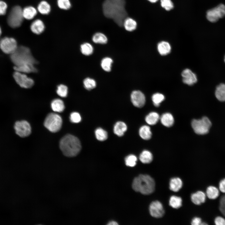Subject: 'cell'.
I'll list each match as a JSON object with an SVG mask.
<instances>
[{"mask_svg": "<svg viewBox=\"0 0 225 225\" xmlns=\"http://www.w3.org/2000/svg\"><path fill=\"white\" fill-rule=\"evenodd\" d=\"M125 6V0H105L102 4L103 13L119 26H122L127 16Z\"/></svg>", "mask_w": 225, "mask_h": 225, "instance_id": "6da1fadb", "label": "cell"}, {"mask_svg": "<svg viewBox=\"0 0 225 225\" xmlns=\"http://www.w3.org/2000/svg\"><path fill=\"white\" fill-rule=\"evenodd\" d=\"M59 145L63 154L69 157L76 156L79 152L81 148L79 139L70 134L63 137L60 141Z\"/></svg>", "mask_w": 225, "mask_h": 225, "instance_id": "7a4b0ae2", "label": "cell"}, {"mask_svg": "<svg viewBox=\"0 0 225 225\" xmlns=\"http://www.w3.org/2000/svg\"><path fill=\"white\" fill-rule=\"evenodd\" d=\"M10 59L15 66L35 65L38 63L29 48L24 46L18 47L15 51L10 55Z\"/></svg>", "mask_w": 225, "mask_h": 225, "instance_id": "3957f363", "label": "cell"}, {"mask_svg": "<svg viewBox=\"0 0 225 225\" xmlns=\"http://www.w3.org/2000/svg\"><path fill=\"white\" fill-rule=\"evenodd\" d=\"M132 188L135 191L144 195L152 193L155 190V182L150 176L140 174L135 178L132 182Z\"/></svg>", "mask_w": 225, "mask_h": 225, "instance_id": "277c9868", "label": "cell"}, {"mask_svg": "<svg viewBox=\"0 0 225 225\" xmlns=\"http://www.w3.org/2000/svg\"><path fill=\"white\" fill-rule=\"evenodd\" d=\"M191 125L194 131L196 134L204 135L208 132L212 126V123L209 119L205 116L201 119L192 120Z\"/></svg>", "mask_w": 225, "mask_h": 225, "instance_id": "5b68a950", "label": "cell"}, {"mask_svg": "<svg viewBox=\"0 0 225 225\" xmlns=\"http://www.w3.org/2000/svg\"><path fill=\"white\" fill-rule=\"evenodd\" d=\"M62 120L59 115L51 113L46 118L44 122L45 127L52 132H55L59 131L61 128Z\"/></svg>", "mask_w": 225, "mask_h": 225, "instance_id": "8992f818", "label": "cell"}, {"mask_svg": "<svg viewBox=\"0 0 225 225\" xmlns=\"http://www.w3.org/2000/svg\"><path fill=\"white\" fill-rule=\"evenodd\" d=\"M24 18L22 10L20 6H16L11 10L8 18V22L12 28L19 27Z\"/></svg>", "mask_w": 225, "mask_h": 225, "instance_id": "52a82bcc", "label": "cell"}, {"mask_svg": "<svg viewBox=\"0 0 225 225\" xmlns=\"http://www.w3.org/2000/svg\"><path fill=\"white\" fill-rule=\"evenodd\" d=\"M225 16V5L221 4L217 7L207 11L206 17L212 22H217L220 18Z\"/></svg>", "mask_w": 225, "mask_h": 225, "instance_id": "ba28073f", "label": "cell"}, {"mask_svg": "<svg viewBox=\"0 0 225 225\" xmlns=\"http://www.w3.org/2000/svg\"><path fill=\"white\" fill-rule=\"evenodd\" d=\"M17 47V41L13 38L5 37L0 41V49L5 53L11 55Z\"/></svg>", "mask_w": 225, "mask_h": 225, "instance_id": "9c48e42d", "label": "cell"}, {"mask_svg": "<svg viewBox=\"0 0 225 225\" xmlns=\"http://www.w3.org/2000/svg\"><path fill=\"white\" fill-rule=\"evenodd\" d=\"M13 76L16 82L22 88H30L34 84L33 79L28 77L25 73L15 71Z\"/></svg>", "mask_w": 225, "mask_h": 225, "instance_id": "30bf717a", "label": "cell"}, {"mask_svg": "<svg viewBox=\"0 0 225 225\" xmlns=\"http://www.w3.org/2000/svg\"><path fill=\"white\" fill-rule=\"evenodd\" d=\"M14 128L16 133L21 137L28 136L31 133L30 125L27 121L25 120L16 122L14 125Z\"/></svg>", "mask_w": 225, "mask_h": 225, "instance_id": "8fae6325", "label": "cell"}, {"mask_svg": "<svg viewBox=\"0 0 225 225\" xmlns=\"http://www.w3.org/2000/svg\"><path fill=\"white\" fill-rule=\"evenodd\" d=\"M149 210L151 215L156 218H160L164 214V211L162 203L158 201L152 202L150 205Z\"/></svg>", "mask_w": 225, "mask_h": 225, "instance_id": "7c38bea8", "label": "cell"}, {"mask_svg": "<svg viewBox=\"0 0 225 225\" xmlns=\"http://www.w3.org/2000/svg\"><path fill=\"white\" fill-rule=\"evenodd\" d=\"M132 102L135 107L141 108L145 102V98L144 94L140 91H133L131 95Z\"/></svg>", "mask_w": 225, "mask_h": 225, "instance_id": "4fadbf2b", "label": "cell"}, {"mask_svg": "<svg viewBox=\"0 0 225 225\" xmlns=\"http://www.w3.org/2000/svg\"><path fill=\"white\" fill-rule=\"evenodd\" d=\"M182 81L184 83L188 85H192L197 81L196 74L188 68L184 70L182 72Z\"/></svg>", "mask_w": 225, "mask_h": 225, "instance_id": "5bb4252c", "label": "cell"}, {"mask_svg": "<svg viewBox=\"0 0 225 225\" xmlns=\"http://www.w3.org/2000/svg\"><path fill=\"white\" fill-rule=\"evenodd\" d=\"M206 198L205 192L201 190L197 191L191 196V199L192 202L198 205H200L204 203Z\"/></svg>", "mask_w": 225, "mask_h": 225, "instance_id": "9a60e30c", "label": "cell"}, {"mask_svg": "<svg viewBox=\"0 0 225 225\" xmlns=\"http://www.w3.org/2000/svg\"><path fill=\"white\" fill-rule=\"evenodd\" d=\"M220 192L218 188L213 185L208 186L205 192L207 198L211 200H214L218 198Z\"/></svg>", "mask_w": 225, "mask_h": 225, "instance_id": "2e32d148", "label": "cell"}, {"mask_svg": "<svg viewBox=\"0 0 225 225\" xmlns=\"http://www.w3.org/2000/svg\"><path fill=\"white\" fill-rule=\"evenodd\" d=\"M14 69L16 71L24 73L35 72L37 71L34 65L33 64L15 66Z\"/></svg>", "mask_w": 225, "mask_h": 225, "instance_id": "e0dca14e", "label": "cell"}, {"mask_svg": "<svg viewBox=\"0 0 225 225\" xmlns=\"http://www.w3.org/2000/svg\"><path fill=\"white\" fill-rule=\"evenodd\" d=\"M30 28L33 33L37 34H39L43 31L45 26L42 21L40 19H37L32 23Z\"/></svg>", "mask_w": 225, "mask_h": 225, "instance_id": "ac0fdd59", "label": "cell"}, {"mask_svg": "<svg viewBox=\"0 0 225 225\" xmlns=\"http://www.w3.org/2000/svg\"><path fill=\"white\" fill-rule=\"evenodd\" d=\"M127 129V126L124 122L119 121L117 122L114 125L113 132L117 135L121 137L124 135Z\"/></svg>", "mask_w": 225, "mask_h": 225, "instance_id": "d6986e66", "label": "cell"}, {"mask_svg": "<svg viewBox=\"0 0 225 225\" xmlns=\"http://www.w3.org/2000/svg\"><path fill=\"white\" fill-rule=\"evenodd\" d=\"M157 48L159 53L162 55L168 54L171 50V47L169 43L164 41L159 42Z\"/></svg>", "mask_w": 225, "mask_h": 225, "instance_id": "ffe728a7", "label": "cell"}, {"mask_svg": "<svg viewBox=\"0 0 225 225\" xmlns=\"http://www.w3.org/2000/svg\"><path fill=\"white\" fill-rule=\"evenodd\" d=\"M182 182L179 178H172L169 183L170 189L174 192H178L182 187Z\"/></svg>", "mask_w": 225, "mask_h": 225, "instance_id": "44dd1931", "label": "cell"}, {"mask_svg": "<svg viewBox=\"0 0 225 225\" xmlns=\"http://www.w3.org/2000/svg\"><path fill=\"white\" fill-rule=\"evenodd\" d=\"M22 13L24 18L31 20L36 15L37 11L32 6H28L22 10Z\"/></svg>", "mask_w": 225, "mask_h": 225, "instance_id": "7402d4cb", "label": "cell"}, {"mask_svg": "<svg viewBox=\"0 0 225 225\" xmlns=\"http://www.w3.org/2000/svg\"><path fill=\"white\" fill-rule=\"evenodd\" d=\"M160 119L162 123L166 127H169L172 126L174 122L173 116L169 113L163 114L161 117Z\"/></svg>", "mask_w": 225, "mask_h": 225, "instance_id": "603a6c76", "label": "cell"}, {"mask_svg": "<svg viewBox=\"0 0 225 225\" xmlns=\"http://www.w3.org/2000/svg\"><path fill=\"white\" fill-rule=\"evenodd\" d=\"M215 95L219 101L221 102L225 101V84L221 83L217 87Z\"/></svg>", "mask_w": 225, "mask_h": 225, "instance_id": "cb8c5ba5", "label": "cell"}, {"mask_svg": "<svg viewBox=\"0 0 225 225\" xmlns=\"http://www.w3.org/2000/svg\"><path fill=\"white\" fill-rule=\"evenodd\" d=\"M52 110L55 112H62L65 108V106L63 101L59 99L53 100L51 103Z\"/></svg>", "mask_w": 225, "mask_h": 225, "instance_id": "d4e9b609", "label": "cell"}, {"mask_svg": "<svg viewBox=\"0 0 225 225\" xmlns=\"http://www.w3.org/2000/svg\"><path fill=\"white\" fill-rule=\"evenodd\" d=\"M123 25L126 30L131 32L136 29L137 23L136 21L132 18L127 17L124 20Z\"/></svg>", "mask_w": 225, "mask_h": 225, "instance_id": "484cf974", "label": "cell"}, {"mask_svg": "<svg viewBox=\"0 0 225 225\" xmlns=\"http://www.w3.org/2000/svg\"><path fill=\"white\" fill-rule=\"evenodd\" d=\"M139 134L140 137L144 140L150 139L152 135L150 128L147 125L142 126L139 129Z\"/></svg>", "mask_w": 225, "mask_h": 225, "instance_id": "4316f807", "label": "cell"}, {"mask_svg": "<svg viewBox=\"0 0 225 225\" xmlns=\"http://www.w3.org/2000/svg\"><path fill=\"white\" fill-rule=\"evenodd\" d=\"M139 158L140 160L142 163L147 164L150 163L152 161L153 156L150 152L145 150L140 154Z\"/></svg>", "mask_w": 225, "mask_h": 225, "instance_id": "83f0119b", "label": "cell"}, {"mask_svg": "<svg viewBox=\"0 0 225 225\" xmlns=\"http://www.w3.org/2000/svg\"><path fill=\"white\" fill-rule=\"evenodd\" d=\"M159 118V116L158 113L155 112H152L146 116L145 121L148 124L154 125L158 122Z\"/></svg>", "mask_w": 225, "mask_h": 225, "instance_id": "f1b7e54d", "label": "cell"}, {"mask_svg": "<svg viewBox=\"0 0 225 225\" xmlns=\"http://www.w3.org/2000/svg\"><path fill=\"white\" fill-rule=\"evenodd\" d=\"M92 40L94 43L101 44H105L108 42L106 36L101 32L95 33L92 36Z\"/></svg>", "mask_w": 225, "mask_h": 225, "instance_id": "f546056e", "label": "cell"}, {"mask_svg": "<svg viewBox=\"0 0 225 225\" xmlns=\"http://www.w3.org/2000/svg\"><path fill=\"white\" fill-rule=\"evenodd\" d=\"M38 11L42 14H48L50 11V5L45 1L41 2L38 7Z\"/></svg>", "mask_w": 225, "mask_h": 225, "instance_id": "4dcf8cb0", "label": "cell"}, {"mask_svg": "<svg viewBox=\"0 0 225 225\" xmlns=\"http://www.w3.org/2000/svg\"><path fill=\"white\" fill-rule=\"evenodd\" d=\"M182 199L181 197L176 196H172L169 201V205L174 208H178L182 205Z\"/></svg>", "mask_w": 225, "mask_h": 225, "instance_id": "1f68e13d", "label": "cell"}, {"mask_svg": "<svg viewBox=\"0 0 225 225\" xmlns=\"http://www.w3.org/2000/svg\"><path fill=\"white\" fill-rule=\"evenodd\" d=\"M113 62L112 60L109 57L103 58L101 62V66L103 70L106 72H109L111 70L112 64Z\"/></svg>", "mask_w": 225, "mask_h": 225, "instance_id": "d6a6232c", "label": "cell"}, {"mask_svg": "<svg viewBox=\"0 0 225 225\" xmlns=\"http://www.w3.org/2000/svg\"><path fill=\"white\" fill-rule=\"evenodd\" d=\"M95 134L97 139L100 141H105L108 138L107 132L100 128H98L96 130Z\"/></svg>", "mask_w": 225, "mask_h": 225, "instance_id": "836d02e7", "label": "cell"}, {"mask_svg": "<svg viewBox=\"0 0 225 225\" xmlns=\"http://www.w3.org/2000/svg\"><path fill=\"white\" fill-rule=\"evenodd\" d=\"M93 48L88 43H85L81 46V51L84 55L88 56L92 54L93 52Z\"/></svg>", "mask_w": 225, "mask_h": 225, "instance_id": "e575fe53", "label": "cell"}, {"mask_svg": "<svg viewBox=\"0 0 225 225\" xmlns=\"http://www.w3.org/2000/svg\"><path fill=\"white\" fill-rule=\"evenodd\" d=\"M217 198L219 200V210L222 216L225 218V193L220 192Z\"/></svg>", "mask_w": 225, "mask_h": 225, "instance_id": "d590c367", "label": "cell"}, {"mask_svg": "<svg viewBox=\"0 0 225 225\" xmlns=\"http://www.w3.org/2000/svg\"><path fill=\"white\" fill-rule=\"evenodd\" d=\"M164 96L159 93H156L153 94L152 96V100L154 105L156 107H158L160 103L164 99Z\"/></svg>", "mask_w": 225, "mask_h": 225, "instance_id": "8d00e7d4", "label": "cell"}, {"mask_svg": "<svg viewBox=\"0 0 225 225\" xmlns=\"http://www.w3.org/2000/svg\"><path fill=\"white\" fill-rule=\"evenodd\" d=\"M83 83L84 88L88 90H91L96 87L95 81L93 79L87 78L83 81Z\"/></svg>", "mask_w": 225, "mask_h": 225, "instance_id": "74e56055", "label": "cell"}, {"mask_svg": "<svg viewBox=\"0 0 225 225\" xmlns=\"http://www.w3.org/2000/svg\"><path fill=\"white\" fill-rule=\"evenodd\" d=\"M137 158L134 155L131 154L127 156L125 158V162L127 166L129 167H134L136 163Z\"/></svg>", "mask_w": 225, "mask_h": 225, "instance_id": "f35d334b", "label": "cell"}, {"mask_svg": "<svg viewBox=\"0 0 225 225\" xmlns=\"http://www.w3.org/2000/svg\"><path fill=\"white\" fill-rule=\"evenodd\" d=\"M68 88L67 87L63 84H60L57 87V93L62 97H65L68 94Z\"/></svg>", "mask_w": 225, "mask_h": 225, "instance_id": "ab89813d", "label": "cell"}, {"mask_svg": "<svg viewBox=\"0 0 225 225\" xmlns=\"http://www.w3.org/2000/svg\"><path fill=\"white\" fill-rule=\"evenodd\" d=\"M58 5L60 8L64 10L68 9L71 6L69 0H58Z\"/></svg>", "mask_w": 225, "mask_h": 225, "instance_id": "60d3db41", "label": "cell"}, {"mask_svg": "<svg viewBox=\"0 0 225 225\" xmlns=\"http://www.w3.org/2000/svg\"><path fill=\"white\" fill-rule=\"evenodd\" d=\"M162 7L166 10L169 11L173 8V5L171 0H161Z\"/></svg>", "mask_w": 225, "mask_h": 225, "instance_id": "b9f144b4", "label": "cell"}, {"mask_svg": "<svg viewBox=\"0 0 225 225\" xmlns=\"http://www.w3.org/2000/svg\"><path fill=\"white\" fill-rule=\"evenodd\" d=\"M70 119L72 122L77 123L81 121V118L80 114L78 112H74L71 114Z\"/></svg>", "mask_w": 225, "mask_h": 225, "instance_id": "7bdbcfd3", "label": "cell"}, {"mask_svg": "<svg viewBox=\"0 0 225 225\" xmlns=\"http://www.w3.org/2000/svg\"><path fill=\"white\" fill-rule=\"evenodd\" d=\"M215 225H225V218L221 216L216 217L214 220Z\"/></svg>", "mask_w": 225, "mask_h": 225, "instance_id": "ee69618b", "label": "cell"}, {"mask_svg": "<svg viewBox=\"0 0 225 225\" xmlns=\"http://www.w3.org/2000/svg\"><path fill=\"white\" fill-rule=\"evenodd\" d=\"M7 5L4 2L0 0V15H3L6 12Z\"/></svg>", "mask_w": 225, "mask_h": 225, "instance_id": "f6af8a7d", "label": "cell"}, {"mask_svg": "<svg viewBox=\"0 0 225 225\" xmlns=\"http://www.w3.org/2000/svg\"><path fill=\"white\" fill-rule=\"evenodd\" d=\"M218 188L220 193H225V178H222L219 181Z\"/></svg>", "mask_w": 225, "mask_h": 225, "instance_id": "bcb514c9", "label": "cell"}, {"mask_svg": "<svg viewBox=\"0 0 225 225\" xmlns=\"http://www.w3.org/2000/svg\"><path fill=\"white\" fill-rule=\"evenodd\" d=\"M202 219L198 217H195L193 218L191 222L192 225H201L202 222Z\"/></svg>", "mask_w": 225, "mask_h": 225, "instance_id": "7dc6e473", "label": "cell"}, {"mask_svg": "<svg viewBox=\"0 0 225 225\" xmlns=\"http://www.w3.org/2000/svg\"><path fill=\"white\" fill-rule=\"evenodd\" d=\"M118 224L117 223V222L114 221H110L108 224V225H116Z\"/></svg>", "mask_w": 225, "mask_h": 225, "instance_id": "c3c4849f", "label": "cell"}, {"mask_svg": "<svg viewBox=\"0 0 225 225\" xmlns=\"http://www.w3.org/2000/svg\"><path fill=\"white\" fill-rule=\"evenodd\" d=\"M148 0L150 2H151L152 3L158 1V0Z\"/></svg>", "mask_w": 225, "mask_h": 225, "instance_id": "681fc988", "label": "cell"}, {"mask_svg": "<svg viewBox=\"0 0 225 225\" xmlns=\"http://www.w3.org/2000/svg\"><path fill=\"white\" fill-rule=\"evenodd\" d=\"M1 33H2L1 29V28H0V35H1Z\"/></svg>", "mask_w": 225, "mask_h": 225, "instance_id": "f907efd6", "label": "cell"}, {"mask_svg": "<svg viewBox=\"0 0 225 225\" xmlns=\"http://www.w3.org/2000/svg\"><path fill=\"white\" fill-rule=\"evenodd\" d=\"M224 61L225 62V58H224Z\"/></svg>", "mask_w": 225, "mask_h": 225, "instance_id": "816d5d0a", "label": "cell"}]
</instances>
